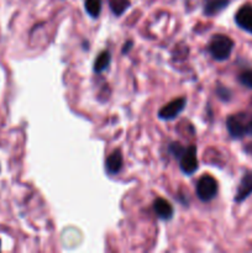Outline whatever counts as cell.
I'll return each mask as SVG.
<instances>
[{"mask_svg":"<svg viewBox=\"0 0 252 253\" xmlns=\"http://www.w3.org/2000/svg\"><path fill=\"white\" fill-rule=\"evenodd\" d=\"M0 245H1V244H0Z\"/></svg>","mask_w":252,"mask_h":253,"instance_id":"ac0fdd59","label":"cell"},{"mask_svg":"<svg viewBox=\"0 0 252 253\" xmlns=\"http://www.w3.org/2000/svg\"><path fill=\"white\" fill-rule=\"evenodd\" d=\"M185 98H177L174 100H172L170 103H168L167 105L163 106L160 111H158V116L162 120H172L175 119L180 113L183 111V109L185 108Z\"/></svg>","mask_w":252,"mask_h":253,"instance_id":"5b68a950","label":"cell"},{"mask_svg":"<svg viewBox=\"0 0 252 253\" xmlns=\"http://www.w3.org/2000/svg\"><path fill=\"white\" fill-rule=\"evenodd\" d=\"M227 5H229V0H211L207 4L204 11L208 16H211V15H215L224 10Z\"/></svg>","mask_w":252,"mask_h":253,"instance_id":"30bf717a","label":"cell"},{"mask_svg":"<svg viewBox=\"0 0 252 253\" xmlns=\"http://www.w3.org/2000/svg\"><path fill=\"white\" fill-rule=\"evenodd\" d=\"M105 168L109 174H118L123 168V155L119 150L114 151L108 158H106Z\"/></svg>","mask_w":252,"mask_h":253,"instance_id":"9c48e42d","label":"cell"},{"mask_svg":"<svg viewBox=\"0 0 252 253\" xmlns=\"http://www.w3.org/2000/svg\"><path fill=\"white\" fill-rule=\"evenodd\" d=\"M153 210L156 215L162 220H169L173 216V207L169 202L162 198H158L153 202Z\"/></svg>","mask_w":252,"mask_h":253,"instance_id":"ba28073f","label":"cell"},{"mask_svg":"<svg viewBox=\"0 0 252 253\" xmlns=\"http://www.w3.org/2000/svg\"><path fill=\"white\" fill-rule=\"evenodd\" d=\"M110 61H111L110 53L106 51L101 52V53L98 56V58L95 59V62H94V71L98 72V73L105 71V69L109 67V64H110Z\"/></svg>","mask_w":252,"mask_h":253,"instance_id":"7c38bea8","label":"cell"},{"mask_svg":"<svg viewBox=\"0 0 252 253\" xmlns=\"http://www.w3.org/2000/svg\"><path fill=\"white\" fill-rule=\"evenodd\" d=\"M239 82L246 88L252 89V69H247L240 73Z\"/></svg>","mask_w":252,"mask_h":253,"instance_id":"5bb4252c","label":"cell"},{"mask_svg":"<svg viewBox=\"0 0 252 253\" xmlns=\"http://www.w3.org/2000/svg\"><path fill=\"white\" fill-rule=\"evenodd\" d=\"M109 6L114 15L120 16L130 7V0H109Z\"/></svg>","mask_w":252,"mask_h":253,"instance_id":"8fae6325","label":"cell"},{"mask_svg":"<svg viewBox=\"0 0 252 253\" xmlns=\"http://www.w3.org/2000/svg\"><path fill=\"white\" fill-rule=\"evenodd\" d=\"M216 93L221 100L227 101L231 99V91H230L227 88H224V86H219V88L216 89Z\"/></svg>","mask_w":252,"mask_h":253,"instance_id":"2e32d148","label":"cell"},{"mask_svg":"<svg viewBox=\"0 0 252 253\" xmlns=\"http://www.w3.org/2000/svg\"><path fill=\"white\" fill-rule=\"evenodd\" d=\"M169 151H170V153H172V155L174 156L175 158H179L180 155H182V153H183V151H184V147H183V146L180 145V143L173 142V143H170Z\"/></svg>","mask_w":252,"mask_h":253,"instance_id":"9a60e30c","label":"cell"},{"mask_svg":"<svg viewBox=\"0 0 252 253\" xmlns=\"http://www.w3.org/2000/svg\"><path fill=\"white\" fill-rule=\"evenodd\" d=\"M235 21L240 29L252 34V5H244L237 10Z\"/></svg>","mask_w":252,"mask_h":253,"instance_id":"8992f818","label":"cell"},{"mask_svg":"<svg viewBox=\"0 0 252 253\" xmlns=\"http://www.w3.org/2000/svg\"><path fill=\"white\" fill-rule=\"evenodd\" d=\"M101 0H85V10L91 17H98L101 11Z\"/></svg>","mask_w":252,"mask_h":253,"instance_id":"4fadbf2b","label":"cell"},{"mask_svg":"<svg viewBox=\"0 0 252 253\" xmlns=\"http://www.w3.org/2000/svg\"><path fill=\"white\" fill-rule=\"evenodd\" d=\"M234 49V41L226 35H214L209 43V52L215 61H225Z\"/></svg>","mask_w":252,"mask_h":253,"instance_id":"6da1fadb","label":"cell"},{"mask_svg":"<svg viewBox=\"0 0 252 253\" xmlns=\"http://www.w3.org/2000/svg\"><path fill=\"white\" fill-rule=\"evenodd\" d=\"M250 115L247 114H235L227 118L226 127L230 136L235 140L247 136V124H249Z\"/></svg>","mask_w":252,"mask_h":253,"instance_id":"7a4b0ae2","label":"cell"},{"mask_svg":"<svg viewBox=\"0 0 252 253\" xmlns=\"http://www.w3.org/2000/svg\"><path fill=\"white\" fill-rule=\"evenodd\" d=\"M247 136H252V116L250 115L249 124H247Z\"/></svg>","mask_w":252,"mask_h":253,"instance_id":"e0dca14e","label":"cell"},{"mask_svg":"<svg viewBox=\"0 0 252 253\" xmlns=\"http://www.w3.org/2000/svg\"><path fill=\"white\" fill-rule=\"evenodd\" d=\"M217 194V182L209 174H205L198 180L197 195L202 202H210Z\"/></svg>","mask_w":252,"mask_h":253,"instance_id":"3957f363","label":"cell"},{"mask_svg":"<svg viewBox=\"0 0 252 253\" xmlns=\"http://www.w3.org/2000/svg\"><path fill=\"white\" fill-rule=\"evenodd\" d=\"M252 194V170H247L244 174V177L240 180V184L237 187L236 197H235V202L242 203Z\"/></svg>","mask_w":252,"mask_h":253,"instance_id":"52a82bcc","label":"cell"},{"mask_svg":"<svg viewBox=\"0 0 252 253\" xmlns=\"http://www.w3.org/2000/svg\"><path fill=\"white\" fill-rule=\"evenodd\" d=\"M179 166L180 169L184 174H193L198 169V158H197V147L195 146H188L184 148L183 153L180 155Z\"/></svg>","mask_w":252,"mask_h":253,"instance_id":"277c9868","label":"cell"}]
</instances>
